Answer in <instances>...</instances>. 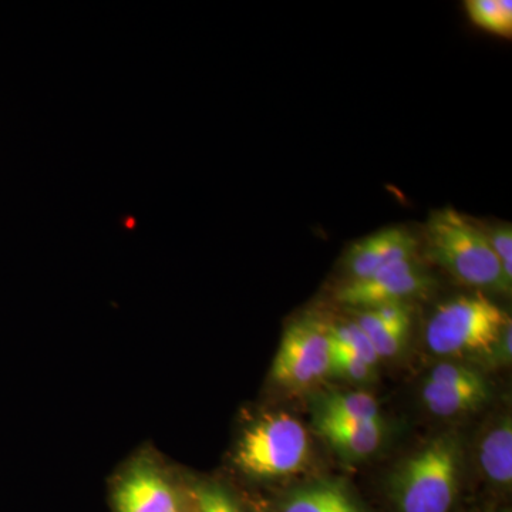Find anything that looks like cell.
<instances>
[{"instance_id":"8","label":"cell","mask_w":512,"mask_h":512,"mask_svg":"<svg viewBox=\"0 0 512 512\" xmlns=\"http://www.w3.org/2000/svg\"><path fill=\"white\" fill-rule=\"evenodd\" d=\"M117 512H175L180 510L177 493L153 468L131 471L116 491Z\"/></svg>"},{"instance_id":"1","label":"cell","mask_w":512,"mask_h":512,"mask_svg":"<svg viewBox=\"0 0 512 512\" xmlns=\"http://www.w3.org/2000/svg\"><path fill=\"white\" fill-rule=\"evenodd\" d=\"M430 258L461 284L478 289L510 292L490 239L477 222L453 207L431 212L426 224Z\"/></svg>"},{"instance_id":"5","label":"cell","mask_w":512,"mask_h":512,"mask_svg":"<svg viewBox=\"0 0 512 512\" xmlns=\"http://www.w3.org/2000/svg\"><path fill=\"white\" fill-rule=\"evenodd\" d=\"M332 342L328 326L305 319L292 323L276 353L272 377L276 383L293 389L311 386L330 375Z\"/></svg>"},{"instance_id":"10","label":"cell","mask_w":512,"mask_h":512,"mask_svg":"<svg viewBox=\"0 0 512 512\" xmlns=\"http://www.w3.org/2000/svg\"><path fill=\"white\" fill-rule=\"evenodd\" d=\"M318 429L336 450L348 457H366L375 453L383 437L382 421L369 423H332L319 421Z\"/></svg>"},{"instance_id":"21","label":"cell","mask_w":512,"mask_h":512,"mask_svg":"<svg viewBox=\"0 0 512 512\" xmlns=\"http://www.w3.org/2000/svg\"><path fill=\"white\" fill-rule=\"evenodd\" d=\"M175 512H183V511H181V510H177V511H175Z\"/></svg>"},{"instance_id":"12","label":"cell","mask_w":512,"mask_h":512,"mask_svg":"<svg viewBox=\"0 0 512 512\" xmlns=\"http://www.w3.org/2000/svg\"><path fill=\"white\" fill-rule=\"evenodd\" d=\"M484 473L494 483L510 485L512 481V424L504 419L487 434L480 448Z\"/></svg>"},{"instance_id":"7","label":"cell","mask_w":512,"mask_h":512,"mask_svg":"<svg viewBox=\"0 0 512 512\" xmlns=\"http://www.w3.org/2000/svg\"><path fill=\"white\" fill-rule=\"evenodd\" d=\"M417 239L403 227H390L359 239L346 256L352 279H363L397 262L414 259Z\"/></svg>"},{"instance_id":"4","label":"cell","mask_w":512,"mask_h":512,"mask_svg":"<svg viewBox=\"0 0 512 512\" xmlns=\"http://www.w3.org/2000/svg\"><path fill=\"white\" fill-rule=\"evenodd\" d=\"M308 448V434L298 420L285 413L269 414L245 431L235 464L249 476H289L301 470Z\"/></svg>"},{"instance_id":"20","label":"cell","mask_w":512,"mask_h":512,"mask_svg":"<svg viewBox=\"0 0 512 512\" xmlns=\"http://www.w3.org/2000/svg\"><path fill=\"white\" fill-rule=\"evenodd\" d=\"M197 512H241L231 497L220 487L207 485L195 493Z\"/></svg>"},{"instance_id":"17","label":"cell","mask_w":512,"mask_h":512,"mask_svg":"<svg viewBox=\"0 0 512 512\" xmlns=\"http://www.w3.org/2000/svg\"><path fill=\"white\" fill-rule=\"evenodd\" d=\"M427 382L451 387H487L483 377L466 366L444 363L434 367Z\"/></svg>"},{"instance_id":"3","label":"cell","mask_w":512,"mask_h":512,"mask_svg":"<svg viewBox=\"0 0 512 512\" xmlns=\"http://www.w3.org/2000/svg\"><path fill=\"white\" fill-rule=\"evenodd\" d=\"M458 480V448L440 437L403 464L394 481V497L402 512H448Z\"/></svg>"},{"instance_id":"19","label":"cell","mask_w":512,"mask_h":512,"mask_svg":"<svg viewBox=\"0 0 512 512\" xmlns=\"http://www.w3.org/2000/svg\"><path fill=\"white\" fill-rule=\"evenodd\" d=\"M488 239H490L491 248L497 255L498 262L505 278L512 282V227L511 224H501L497 227L488 229Z\"/></svg>"},{"instance_id":"9","label":"cell","mask_w":512,"mask_h":512,"mask_svg":"<svg viewBox=\"0 0 512 512\" xmlns=\"http://www.w3.org/2000/svg\"><path fill=\"white\" fill-rule=\"evenodd\" d=\"M357 325L372 342L379 359L400 352L409 335L412 313L406 303H389L366 309L356 320Z\"/></svg>"},{"instance_id":"18","label":"cell","mask_w":512,"mask_h":512,"mask_svg":"<svg viewBox=\"0 0 512 512\" xmlns=\"http://www.w3.org/2000/svg\"><path fill=\"white\" fill-rule=\"evenodd\" d=\"M330 338V336H329ZM332 342V340H330ZM372 367L363 362L360 357L353 355L342 346L332 342V359H330V373H335L352 380H365L370 376Z\"/></svg>"},{"instance_id":"16","label":"cell","mask_w":512,"mask_h":512,"mask_svg":"<svg viewBox=\"0 0 512 512\" xmlns=\"http://www.w3.org/2000/svg\"><path fill=\"white\" fill-rule=\"evenodd\" d=\"M328 332L332 342L342 346L343 349L348 350L353 355L360 357L370 367L375 366L379 362V356H377L372 342H370L366 333L363 332L356 322L328 326Z\"/></svg>"},{"instance_id":"15","label":"cell","mask_w":512,"mask_h":512,"mask_svg":"<svg viewBox=\"0 0 512 512\" xmlns=\"http://www.w3.org/2000/svg\"><path fill=\"white\" fill-rule=\"evenodd\" d=\"M471 20L494 35L511 37L512 2L510 0H468L466 3Z\"/></svg>"},{"instance_id":"13","label":"cell","mask_w":512,"mask_h":512,"mask_svg":"<svg viewBox=\"0 0 512 512\" xmlns=\"http://www.w3.org/2000/svg\"><path fill=\"white\" fill-rule=\"evenodd\" d=\"M284 512H360L349 494L336 484L303 488L289 498Z\"/></svg>"},{"instance_id":"11","label":"cell","mask_w":512,"mask_h":512,"mask_svg":"<svg viewBox=\"0 0 512 512\" xmlns=\"http://www.w3.org/2000/svg\"><path fill=\"white\" fill-rule=\"evenodd\" d=\"M424 404L431 413L441 417L471 412L488 397L487 387H451L426 382L423 387Z\"/></svg>"},{"instance_id":"14","label":"cell","mask_w":512,"mask_h":512,"mask_svg":"<svg viewBox=\"0 0 512 512\" xmlns=\"http://www.w3.org/2000/svg\"><path fill=\"white\" fill-rule=\"evenodd\" d=\"M380 420L375 397L363 392L335 393L320 409L319 421L332 423H369Z\"/></svg>"},{"instance_id":"2","label":"cell","mask_w":512,"mask_h":512,"mask_svg":"<svg viewBox=\"0 0 512 512\" xmlns=\"http://www.w3.org/2000/svg\"><path fill=\"white\" fill-rule=\"evenodd\" d=\"M508 325V313L483 293L457 296L433 313L426 329V342L431 352L440 356L491 353Z\"/></svg>"},{"instance_id":"6","label":"cell","mask_w":512,"mask_h":512,"mask_svg":"<svg viewBox=\"0 0 512 512\" xmlns=\"http://www.w3.org/2000/svg\"><path fill=\"white\" fill-rule=\"evenodd\" d=\"M433 278L414 259L397 262L363 279H350L339 289L338 301L350 308L373 309L404 303L431 289Z\"/></svg>"}]
</instances>
